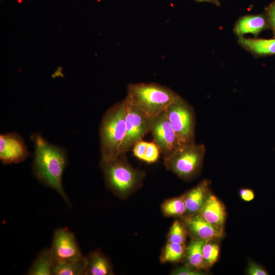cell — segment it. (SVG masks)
<instances>
[{"mask_svg":"<svg viewBox=\"0 0 275 275\" xmlns=\"http://www.w3.org/2000/svg\"><path fill=\"white\" fill-rule=\"evenodd\" d=\"M126 134L125 101L109 108L102 117L99 127L101 160H109L121 156Z\"/></svg>","mask_w":275,"mask_h":275,"instance_id":"7a4b0ae2","label":"cell"},{"mask_svg":"<svg viewBox=\"0 0 275 275\" xmlns=\"http://www.w3.org/2000/svg\"><path fill=\"white\" fill-rule=\"evenodd\" d=\"M31 140L34 146L32 170L35 176L42 184L56 190L69 204L62 182L68 164L66 150L51 144L38 133L32 134Z\"/></svg>","mask_w":275,"mask_h":275,"instance_id":"6da1fadb","label":"cell"},{"mask_svg":"<svg viewBox=\"0 0 275 275\" xmlns=\"http://www.w3.org/2000/svg\"><path fill=\"white\" fill-rule=\"evenodd\" d=\"M205 272L202 270L196 269L188 265L180 267L174 269L172 274L174 275H202Z\"/></svg>","mask_w":275,"mask_h":275,"instance_id":"d4e9b609","label":"cell"},{"mask_svg":"<svg viewBox=\"0 0 275 275\" xmlns=\"http://www.w3.org/2000/svg\"><path fill=\"white\" fill-rule=\"evenodd\" d=\"M182 221L193 237L203 240L218 239L224 236V229L217 228L203 219L199 213L183 216Z\"/></svg>","mask_w":275,"mask_h":275,"instance_id":"8fae6325","label":"cell"},{"mask_svg":"<svg viewBox=\"0 0 275 275\" xmlns=\"http://www.w3.org/2000/svg\"><path fill=\"white\" fill-rule=\"evenodd\" d=\"M126 99L150 118L166 110L179 95L156 83L129 84Z\"/></svg>","mask_w":275,"mask_h":275,"instance_id":"3957f363","label":"cell"},{"mask_svg":"<svg viewBox=\"0 0 275 275\" xmlns=\"http://www.w3.org/2000/svg\"><path fill=\"white\" fill-rule=\"evenodd\" d=\"M30 152L22 136L16 132L0 135V160L5 165L25 160Z\"/></svg>","mask_w":275,"mask_h":275,"instance_id":"30bf717a","label":"cell"},{"mask_svg":"<svg viewBox=\"0 0 275 275\" xmlns=\"http://www.w3.org/2000/svg\"><path fill=\"white\" fill-rule=\"evenodd\" d=\"M216 240H206L203 247V256L207 268L213 265L219 257L220 249Z\"/></svg>","mask_w":275,"mask_h":275,"instance_id":"603a6c76","label":"cell"},{"mask_svg":"<svg viewBox=\"0 0 275 275\" xmlns=\"http://www.w3.org/2000/svg\"><path fill=\"white\" fill-rule=\"evenodd\" d=\"M246 273L249 275H267L268 272L261 266L252 261L249 263Z\"/></svg>","mask_w":275,"mask_h":275,"instance_id":"484cf974","label":"cell"},{"mask_svg":"<svg viewBox=\"0 0 275 275\" xmlns=\"http://www.w3.org/2000/svg\"><path fill=\"white\" fill-rule=\"evenodd\" d=\"M132 149L133 155L137 158L148 163L156 162L160 154L159 149L155 143L142 140L136 143Z\"/></svg>","mask_w":275,"mask_h":275,"instance_id":"d6986e66","label":"cell"},{"mask_svg":"<svg viewBox=\"0 0 275 275\" xmlns=\"http://www.w3.org/2000/svg\"><path fill=\"white\" fill-rule=\"evenodd\" d=\"M266 19L275 37V1L266 9Z\"/></svg>","mask_w":275,"mask_h":275,"instance_id":"4316f807","label":"cell"},{"mask_svg":"<svg viewBox=\"0 0 275 275\" xmlns=\"http://www.w3.org/2000/svg\"><path fill=\"white\" fill-rule=\"evenodd\" d=\"M210 181L202 180L196 186L184 194L186 207L185 215H192L199 213L208 196Z\"/></svg>","mask_w":275,"mask_h":275,"instance_id":"4fadbf2b","label":"cell"},{"mask_svg":"<svg viewBox=\"0 0 275 275\" xmlns=\"http://www.w3.org/2000/svg\"><path fill=\"white\" fill-rule=\"evenodd\" d=\"M187 231L183 222L176 220L168 234V241L185 244Z\"/></svg>","mask_w":275,"mask_h":275,"instance_id":"cb8c5ba5","label":"cell"},{"mask_svg":"<svg viewBox=\"0 0 275 275\" xmlns=\"http://www.w3.org/2000/svg\"><path fill=\"white\" fill-rule=\"evenodd\" d=\"M54 260L50 248L44 249L38 254L29 269V275H52Z\"/></svg>","mask_w":275,"mask_h":275,"instance_id":"ac0fdd59","label":"cell"},{"mask_svg":"<svg viewBox=\"0 0 275 275\" xmlns=\"http://www.w3.org/2000/svg\"><path fill=\"white\" fill-rule=\"evenodd\" d=\"M86 257L80 259L63 262H54L52 275H84Z\"/></svg>","mask_w":275,"mask_h":275,"instance_id":"ffe728a7","label":"cell"},{"mask_svg":"<svg viewBox=\"0 0 275 275\" xmlns=\"http://www.w3.org/2000/svg\"><path fill=\"white\" fill-rule=\"evenodd\" d=\"M180 146L195 143V115L193 107L180 96L165 111Z\"/></svg>","mask_w":275,"mask_h":275,"instance_id":"8992f818","label":"cell"},{"mask_svg":"<svg viewBox=\"0 0 275 275\" xmlns=\"http://www.w3.org/2000/svg\"><path fill=\"white\" fill-rule=\"evenodd\" d=\"M206 240L192 238L186 247L184 256L187 265L200 270L207 268L203 256V247Z\"/></svg>","mask_w":275,"mask_h":275,"instance_id":"e0dca14e","label":"cell"},{"mask_svg":"<svg viewBox=\"0 0 275 275\" xmlns=\"http://www.w3.org/2000/svg\"><path fill=\"white\" fill-rule=\"evenodd\" d=\"M238 42L241 47L255 55L275 54V39H252L240 37Z\"/></svg>","mask_w":275,"mask_h":275,"instance_id":"2e32d148","label":"cell"},{"mask_svg":"<svg viewBox=\"0 0 275 275\" xmlns=\"http://www.w3.org/2000/svg\"><path fill=\"white\" fill-rule=\"evenodd\" d=\"M239 195L240 198L244 201L250 202L252 201L255 198V194L252 189L250 188H241L239 191Z\"/></svg>","mask_w":275,"mask_h":275,"instance_id":"83f0119b","label":"cell"},{"mask_svg":"<svg viewBox=\"0 0 275 275\" xmlns=\"http://www.w3.org/2000/svg\"><path fill=\"white\" fill-rule=\"evenodd\" d=\"M150 131L152 135L153 142L164 156L170 155L180 146L166 111L151 118Z\"/></svg>","mask_w":275,"mask_h":275,"instance_id":"9c48e42d","label":"cell"},{"mask_svg":"<svg viewBox=\"0 0 275 275\" xmlns=\"http://www.w3.org/2000/svg\"><path fill=\"white\" fill-rule=\"evenodd\" d=\"M267 26L266 18L262 15H248L241 17L234 27L235 35L240 37L246 34L257 36Z\"/></svg>","mask_w":275,"mask_h":275,"instance_id":"5bb4252c","label":"cell"},{"mask_svg":"<svg viewBox=\"0 0 275 275\" xmlns=\"http://www.w3.org/2000/svg\"><path fill=\"white\" fill-rule=\"evenodd\" d=\"M185 244L168 241L160 256L162 262H175L179 261L184 256Z\"/></svg>","mask_w":275,"mask_h":275,"instance_id":"7402d4cb","label":"cell"},{"mask_svg":"<svg viewBox=\"0 0 275 275\" xmlns=\"http://www.w3.org/2000/svg\"><path fill=\"white\" fill-rule=\"evenodd\" d=\"M198 2H207L213 4L216 6H219L220 3L218 0H195Z\"/></svg>","mask_w":275,"mask_h":275,"instance_id":"f1b7e54d","label":"cell"},{"mask_svg":"<svg viewBox=\"0 0 275 275\" xmlns=\"http://www.w3.org/2000/svg\"><path fill=\"white\" fill-rule=\"evenodd\" d=\"M163 214L168 216H183L186 214V207L184 195L169 199L161 205Z\"/></svg>","mask_w":275,"mask_h":275,"instance_id":"44dd1931","label":"cell"},{"mask_svg":"<svg viewBox=\"0 0 275 275\" xmlns=\"http://www.w3.org/2000/svg\"><path fill=\"white\" fill-rule=\"evenodd\" d=\"M54 262L80 259L83 255L74 233L66 228L57 229L50 248Z\"/></svg>","mask_w":275,"mask_h":275,"instance_id":"ba28073f","label":"cell"},{"mask_svg":"<svg viewBox=\"0 0 275 275\" xmlns=\"http://www.w3.org/2000/svg\"><path fill=\"white\" fill-rule=\"evenodd\" d=\"M114 274L112 265L108 258L100 251L90 253L86 257L84 275Z\"/></svg>","mask_w":275,"mask_h":275,"instance_id":"9a60e30c","label":"cell"},{"mask_svg":"<svg viewBox=\"0 0 275 275\" xmlns=\"http://www.w3.org/2000/svg\"><path fill=\"white\" fill-rule=\"evenodd\" d=\"M126 134L121 149V156L132 149L134 145L142 140L150 131L151 118L130 103L126 98Z\"/></svg>","mask_w":275,"mask_h":275,"instance_id":"52a82bcc","label":"cell"},{"mask_svg":"<svg viewBox=\"0 0 275 275\" xmlns=\"http://www.w3.org/2000/svg\"><path fill=\"white\" fill-rule=\"evenodd\" d=\"M199 214L211 225L224 229L227 217L225 206L210 190Z\"/></svg>","mask_w":275,"mask_h":275,"instance_id":"7c38bea8","label":"cell"},{"mask_svg":"<svg viewBox=\"0 0 275 275\" xmlns=\"http://www.w3.org/2000/svg\"><path fill=\"white\" fill-rule=\"evenodd\" d=\"M124 156L101 160L100 166L106 187L117 196L124 198L141 186L145 174L133 167Z\"/></svg>","mask_w":275,"mask_h":275,"instance_id":"277c9868","label":"cell"},{"mask_svg":"<svg viewBox=\"0 0 275 275\" xmlns=\"http://www.w3.org/2000/svg\"><path fill=\"white\" fill-rule=\"evenodd\" d=\"M206 147L203 144H192L179 146L173 152L164 157L167 169L181 179L190 180L200 172Z\"/></svg>","mask_w":275,"mask_h":275,"instance_id":"5b68a950","label":"cell"}]
</instances>
